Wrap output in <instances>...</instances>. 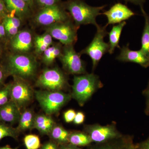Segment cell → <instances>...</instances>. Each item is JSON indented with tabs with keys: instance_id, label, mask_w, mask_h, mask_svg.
<instances>
[{
	"instance_id": "ffe728a7",
	"label": "cell",
	"mask_w": 149,
	"mask_h": 149,
	"mask_svg": "<svg viewBox=\"0 0 149 149\" xmlns=\"http://www.w3.org/2000/svg\"><path fill=\"white\" fill-rule=\"evenodd\" d=\"M35 115L31 109H26L21 113L16 128L22 133L26 130L33 129Z\"/></svg>"
},
{
	"instance_id": "d590c367",
	"label": "cell",
	"mask_w": 149,
	"mask_h": 149,
	"mask_svg": "<svg viewBox=\"0 0 149 149\" xmlns=\"http://www.w3.org/2000/svg\"><path fill=\"white\" fill-rule=\"evenodd\" d=\"M8 74H9L6 68L0 67V87L4 84V82Z\"/></svg>"
},
{
	"instance_id": "cb8c5ba5",
	"label": "cell",
	"mask_w": 149,
	"mask_h": 149,
	"mask_svg": "<svg viewBox=\"0 0 149 149\" xmlns=\"http://www.w3.org/2000/svg\"><path fill=\"white\" fill-rule=\"evenodd\" d=\"M3 24L6 33L10 36L14 37L18 32L20 26V19L17 17L7 16L3 19Z\"/></svg>"
},
{
	"instance_id": "ab89813d",
	"label": "cell",
	"mask_w": 149,
	"mask_h": 149,
	"mask_svg": "<svg viewBox=\"0 0 149 149\" xmlns=\"http://www.w3.org/2000/svg\"><path fill=\"white\" fill-rule=\"evenodd\" d=\"M24 2H25L28 6H29L30 8H32L33 7V4H34V0H23Z\"/></svg>"
},
{
	"instance_id": "7c38bea8",
	"label": "cell",
	"mask_w": 149,
	"mask_h": 149,
	"mask_svg": "<svg viewBox=\"0 0 149 149\" xmlns=\"http://www.w3.org/2000/svg\"><path fill=\"white\" fill-rule=\"evenodd\" d=\"M102 14L105 15L109 24H119L136 15V13L128 8L127 6L120 3L115 4L109 10Z\"/></svg>"
},
{
	"instance_id": "e575fe53",
	"label": "cell",
	"mask_w": 149,
	"mask_h": 149,
	"mask_svg": "<svg viewBox=\"0 0 149 149\" xmlns=\"http://www.w3.org/2000/svg\"><path fill=\"white\" fill-rule=\"evenodd\" d=\"M8 11L3 0H0V18L3 19L8 15Z\"/></svg>"
},
{
	"instance_id": "8d00e7d4",
	"label": "cell",
	"mask_w": 149,
	"mask_h": 149,
	"mask_svg": "<svg viewBox=\"0 0 149 149\" xmlns=\"http://www.w3.org/2000/svg\"><path fill=\"white\" fill-rule=\"evenodd\" d=\"M136 149H149V137L145 141L136 144Z\"/></svg>"
},
{
	"instance_id": "6da1fadb",
	"label": "cell",
	"mask_w": 149,
	"mask_h": 149,
	"mask_svg": "<svg viewBox=\"0 0 149 149\" xmlns=\"http://www.w3.org/2000/svg\"><path fill=\"white\" fill-rule=\"evenodd\" d=\"M103 86V84L100 77L94 73L74 76L71 97L74 99L80 107H83L93 94Z\"/></svg>"
},
{
	"instance_id": "83f0119b",
	"label": "cell",
	"mask_w": 149,
	"mask_h": 149,
	"mask_svg": "<svg viewBox=\"0 0 149 149\" xmlns=\"http://www.w3.org/2000/svg\"><path fill=\"white\" fill-rule=\"evenodd\" d=\"M23 142L27 149H39L42 146L40 137L35 134L26 135L23 139Z\"/></svg>"
},
{
	"instance_id": "d6a6232c",
	"label": "cell",
	"mask_w": 149,
	"mask_h": 149,
	"mask_svg": "<svg viewBox=\"0 0 149 149\" xmlns=\"http://www.w3.org/2000/svg\"><path fill=\"white\" fill-rule=\"evenodd\" d=\"M85 119V116L84 113L82 111H78L76 113L73 123L76 125H80L84 123Z\"/></svg>"
},
{
	"instance_id": "52a82bcc",
	"label": "cell",
	"mask_w": 149,
	"mask_h": 149,
	"mask_svg": "<svg viewBox=\"0 0 149 149\" xmlns=\"http://www.w3.org/2000/svg\"><path fill=\"white\" fill-rule=\"evenodd\" d=\"M67 84L66 76L57 68L45 69L36 82L37 86L51 91H61L66 88Z\"/></svg>"
},
{
	"instance_id": "2e32d148",
	"label": "cell",
	"mask_w": 149,
	"mask_h": 149,
	"mask_svg": "<svg viewBox=\"0 0 149 149\" xmlns=\"http://www.w3.org/2000/svg\"><path fill=\"white\" fill-rule=\"evenodd\" d=\"M11 47L14 50L19 52H27L32 47V36L30 32L27 31L18 32L13 37Z\"/></svg>"
},
{
	"instance_id": "5b68a950",
	"label": "cell",
	"mask_w": 149,
	"mask_h": 149,
	"mask_svg": "<svg viewBox=\"0 0 149 149\" xmlns=\"http://www.w3.org/2000/svg\"><path fill=\"white\" fill-rule=\"evenodd\" d=\"M107 24L102 26L98 24L96 27L97 32L93 40L88 47L81 52V54H86L91 58L93 63V71L96 69L104 55L109 50V45L104 41V38L108 35Z\"/></svg>"
},
{
	"instance_id": "7402d4cb",
	"label": "cell",
	"mask_w": 149,
	"mask_h": 149,
	"mask_svg": "<svg viewBox=\"0 0 149 149\" xmlns=\"http://www.w3.org/2000/svg\"><path fill=\"white\" fill-rule=\"evenodd\" d=\"M68 143L78 147L88 146L93 143L90 136L84 131L70 132L68 138Z\"/></svg>"
},
{
	"instance_id": "1f68e13d",
	"label": "cell",
	"mask_w": 149,
	"mask_h": 149,
	"mask_svg": "<svg viewBox=\"0 0 149 149\" xmlns=\"http://www.w3.org/2000/svg\"><path fill=\"white\" fill-rule=\"evenodd\" d=\"M59 145L52 140L45 142L40 149H59Z\"/></svg>"
},
{
	"instance_id": "4fadbf2b",
	"label": "cell",
	"mask_w": 149,
	"mask_h": 149,
	"mask_svg": "<svg viewBox=\"0 0 149 149\" xmlns=\"http://www.w3.org/2000/svg\"><path fill=\"white\" fill-rule=\"evenodd\" d=\"M116 60L123 62H131L137 63L145 68L149 66V57L141 49L131 50L129 44L120 48V53L116 58Z\"/></svg>"
},
{
	"instance_id": "74e56055",
	"label": "cell",
	"mask_w": 149,
	"mask_h": 149,
	"mask_svg": "<svg viewBox=\"0 0 149 149\" xmlns=\"http://www.w3.org/2000/svg\"><path fill=\"white\" fill-rule=\"evenodd\" d=\"M59 149H81L80 147L75 146L69 143L60 145L59 146Z\"/></svg>"
},
{
	"instance_id": "8992f818",
	"label": "cell",
	"mask_w": 149,
	"mask_h": 149,
	"mask_svg": "<svg viewBox=\"0 0 149 149\" xmlns=\"http://www.w3.org/2000/svg\"><path fill=\"white\" fill-rule=\"evenodd\" d=\"M83 131L90 136L93 143H100L123 136L118 130L116 123L106 125L98 124L86 125Z\"/></svg>"
},
{
	"instance_id": "44dd1931",
	"label": "cell",
	"mask_w": 149,
	"mask_h": 149,
	"mask_svg": "<svg viewBox=\"0 0 149 149\" xmlns=\"http://www.w3.org/2000/svg\"><path fill=\"white\" fill-rule=\"evenodd\" d=\"M70 132L60 125H55L49 136L50 140L59 146L68 143V138Z\"/></svg>"
},
{
	"instance_id": "8fae6325",
	"label": "cell",
	"mask_w": 149,
	"mask_h": 149,
	"mask_svg": "<svg viewBox=\"0 0 149 149\" xmlns=\"http://www.w3.org/2000/svg\"><path fill=\"white\" fill-rule=\"evenodd\" d=\"M77 29L69 20L51 25L48 28V33L65 45H70L77 40Z\"/></svg>"
},
{
	"instance_id": "4dcf8cb0",
	"label": "cell",
	"mask_w": 149,
	"mask_h": 149,
	"mask_svg": "<svg viewBox=\"0 0 149 149\" xmlns=\"http://www.w3.org/2000/svg\"><path fill=\"white\" fill-rule=\"evenodd\" d=\"M37 4L42 8L58 4L59 0H35Z\"/></svg>"
},
{
	"instance_id": "7bdbcfd3",
	"label": "cell",
	"mask_w": 149,
	"mask_h": 149,
	"mask_svg": "<svg viewBox=\"0 0 149 149\" xmlns=\"http://www.w3.org/2000/svg\"></svg>"
},
{
	"instance_id": "f1b7e54d",
	"label": "cell",
	"mask_w": 149,
	"mask_h": 149,
	"mask_svg": "<svg viewBox=\"0 0 149 149\" xmlns=\"http://www.w3.org/2000/svg\"><path fill=\"white\" fill-rule=\"evenodd\" d=\"M11 83L4 84L0 87V107L10 100Z\"/></svg>"
},
{
	"instance_id": "484cf974",
	"label": "cell",
	"mask_w": 149,
	"mask_h": 149,
	"mask_svg": "<svg viewBox=\"0 0 149 149\" xmlns=\"http://www.w3.org/2000/svg\"><path fill=\"white\" fill-rule=\"evenodd\" d=\"M62 52L61 47L59 45L50 46L43 52V62L47 65L52 64L56 58L60 56Z\"/></svg>"
},
{
	"instance_id": "4316f807",
	"label": "cell",
	"mask_w": 149,
	"mask_h": 149,
	"mask_svg": "<svg viewBox=\"0 0 149 149\" xmlns=\"http://www.w3.org/2000/svg\"><path fill=\"white\" fill-rule=\"evenodd\" d=\"M20 133L17 128L12 125L0 122V141L6 137H10L17 141Z\"/></svg>"
},
{
	"instance_id": "d4e9b609",
	"label": "cell",
	"mask_w": 149,
	"mask_h": 149,
	"mask_svg": "<svg viewBox=\"0 0 149 149\" xmlns=\"http://www.w3.org/2000/svg\"><path fill=\"white\" fill-rule=\"evenodd\" d=\"M52 43V37L49 33L38 35L35 37L34 44L36 53H43Z\"/></svg>"
},
{
	"instance_id": "9c48e42d",
	"label": "cell",
	"mask_w": 149,
	"mask_h": 149,
	"mask_svg": "<svg viewBox=\"0 0 149 149\" xmlns=\"http://www.w3.org/2000/svg\"><path fill=\"white\" fill-rule=\"evenodd\" d=\"M70 18L64 9L56 4L42 8L35 16V20L40 25L50 26L69 21Z\"/></svg>"
},
{
	"instance_id": "5bb4252c",
	"label": "cell",
	"mask_w": 149,
	"mask_h": 149,
	"mask_svg": "<svg viewBox=\"0 0 149 149\" xmlns=\"http://www.w3.org/2000/svg\"><path fill=\"white\" fill-rule=\"evenodd\" d=\"M20 109L11 100L0 107V122L12 125L18 123Z\"/></svg>"
},
{
	"instance_id": "7a4b0ae2",
	"label": "cell",
	"mask_w": 149,
	"mask_h": 149,
	"mask_svg": "<svg viewBox=\"0 0 149 149\" xmlns=\"http://www.w3.org/2000/svg\"><path fill=\"white\" fill-rule=\"evenodd\" d=\"M106 6L93 7L88 5L82 0H69L65 3V7L69 11L76 26L92 24L98 25L96 18Z\"/></svg>"
},
{
	"instance_id": "30bf717a",
	"label": "cell",
	"mask_w": 149,
	"mask_h": 149,
	"mask_svg": "<svg viewBox=\"0 0 149 149\" xmlns=\"http://www.w3.org/2000/svg\"><path fill=\"white\" fill-rule=\"evenodd\" d=\"M63 68L68 73L81 74L86 73L85 63L80 55L74 50L73 45L65 46L59 57Z\"/></svg>"
},
{
	"instance_id": "d6986e66",
	"label": "cell",
	"mask_w": 149,
	"mask_h": 149,
	"mask_svg": "<svg viewBox=\"0 0 149 149\" xmlns=\"http://www.w3.org/2000/svg\"><path fill=\"white\" fill-rule=\"evenodd\" d=\"M126 24L125 21L117 25H114L112 27L111 30L108 33L109 38V50L108 53L111 54L114 52L116 48L120 49L119 43L120 42V35L123 27Z\"/></svg>"
},
{
	"instance_id": "836d02e7",
	"label": "cell",
	"mask_w": 149,
	"mask_h": 149,
	"mask_svg": "<svg viewBox=\"0 0 149 149\" xmlns=\"http://www.w3.org/2000/svg\"><path fill=\"white\" fill-rule=\"evenodd\" d=\"M143 95L146 99V107L145 112L147 115H149V81L148 86L143 92Z\"/></svg>"
},
{
	"instance_id": "9a60e30c",
	"label": "cell",
	"mask_w": 149,
	"mask_h": 149,
	"mask_svg": "<svg viewBox=\"0 0 149 149\" xmlns=\"http://www.w3.org/2000/svg\"><path fill=\"white\" fill-rule=\"evenodd\" d=\"M133 143V136L123 135L118 139L104 143L91 144L88 149H128Z\"/></svg>"
},
{
	"instance_id": "f546056e",
	"label": "cell",
	"mask_w": 149,
	"mask_h": 149,
	"mask_svg": "<svg viewBox=\"0 0 149 149\" xmlns=\"http://www.w3.org/2000/svg\"><path fill=\"white\" fill-rule=\"evenodd\" d=\"M76 113L75 111L72 109L68 110L65 112L63 114V118L65 122L67 123H70L73 121Z\"/></svg>"
},
{
	"instance_id": "603a6c76",
	"label": "cell",
	"mask_w": 149,
	"mask_h": 149,
	"mask_svg": "<svg viewBox=\"0 0 149 149\" xmlns=\"http://www.w3.org/2000/svg\"><path fill=\"white\" fill-rule=\"evenodd\" d=\"M140 7L145 19V25L141 37V49L149 57V15L144 10L143 6Z\"/></svg>"
},
{
	"instance_id": "60d3db41",
	"label": "cell",
	"mask_w": 149,
	"mask_h": 149,
	"mask_svg": "<svg viewBox=\"0 0 149 149\" xmlns=\"http://www.w3.org/2000/svg\"><path fill=\"white\" fill-rule=\"evenodd\" d=\"M19 147L16 148H11L9 146H0V149H18Z\"/></svg>"
},
{
	"instance_id": "b9f144b4",
	"label": "cell",
	"mask_w": 149,
	"mask_h": 149,
	"mask_svg": "<svg viewBox=\"0 0 149 149\" xmlns=\"http://www.w3.org/2000/svg\"><path fill=\"white\" fill-rule=\"evenodd\" d=\"M128 149H136V144H135L134 143H133V144H132L131 145H130V146L129 147V148H128Z\"/></svg>"
},
{
	"instance_id": "3957f363",
	"label": "cell",
	"mask_w": 149,
	"mask_h": 149,
	"mask_svg": "<svg viewBox=\"0 0 149 149\" xmlns=\"http://www.w3.org/2000/svg\"><path fill=\"white\" fill-rule=\"evenodd\" d=\"M35 95L42 109L49 116L58 112L71 98V95L61 91H37Z\"/></svg>"
},
{
	"instance_id": "f35d334b",
	"label": "cell",
	"mask_w": 149,
	"mask_h": 149,
	"mask_svg": "<svg viewBox=\"0 0 149 149\" xmlns=\"http://www.w3.org/2000/svg\"><path fill=\"white\" fill-rule=\"evenodd\" d=\"M125 2L127 3L128 2L133 3L136 5H139L140 6H143L144 3L146 2V0H124Z\"/></svg>"
},
{
	"instance_id": "ac0fdd59",
	"label": "cell",
	"mask_w": 149,
	"mask_h": 149,
	"mask_svg": "<svg viewBox=\"0 0 149 149\" xmlns=\"http://www.w3.org/2000/svg\"><path fill=\"white\" fill-rule=\"evenodd\" d=\"M53 118L48 115L39 114L35 116L33 129H36L40 134L49 136L55 125Z\"/></svg>"
},
{
	"instance_id": "e0dca14e",
	"label": "cell",
	"mask_w": 149,
	"mask_h": 149,
	"mask_svg": "<svg viewBox=\"0 0 149 149\" xmlns=\"http://www.w3.org/2000/svg\"><path fill=\"white\" fill-rule=\"evenodd\" d=\"M8 11L15 14L19 19L25 18L29 15L30 8L23 0H3Z\"/></svg>"
},
{
	"instance_id": "277c9868",
	"label": "cell",
	"mask_w": 149,
	"mask_h": 149,
	"mask_svg": "<svg viewBox=\"0 0 149 149\" xmlns=\"http://www.w3.org/2000/svg\"><path fill=\"white\" fill-rule=\"evenodd\" d=\"M6 69L9 74L22 79L33 77L36 72L37 62L32 57L24 54H15L9 57Z\"/></svg>"
},
{
	"instance_id": "ba28073f",
	"label": "cell",
	"mask_w": 149,
	"mask_h": 149,
	"mask_svg": "<svg viewBox=\"0 0 149 149\" xmlns=\"http://www.w3.org/2000/svg\"><path fill=\"white\" fill-rule=\"evenodd\" d=\"M13 77L10 88V100L21 110L32 101L35 92L24 79Z\"/></svg>"
}]
</instances>
